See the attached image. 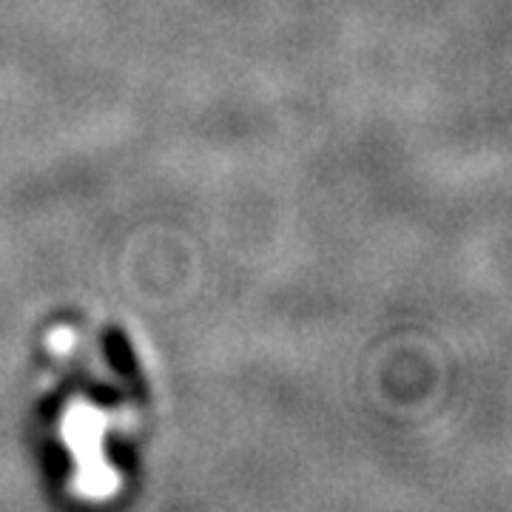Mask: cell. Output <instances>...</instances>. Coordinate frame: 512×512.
Masks as SVG:
<instances>
[{
	"mask_svg": "<svg viewBox=\"0 0 512 512\" xmlns=\"http://www.w3.org/2000/svg\"><path fill=\"white\" fill-rule=\"evenodd\" d=\"M100 345H103V353L109 359L111 370L123 379V382L143 399L146 396V382H143V367L137 362V350L131 345L128 333L120 325H109L100 336Z\"/></svg>",
	"mask_w": 512,
	"mask_h": 512,
	"instance_id": "1",
	"label": "cell"
}]
</instances>
